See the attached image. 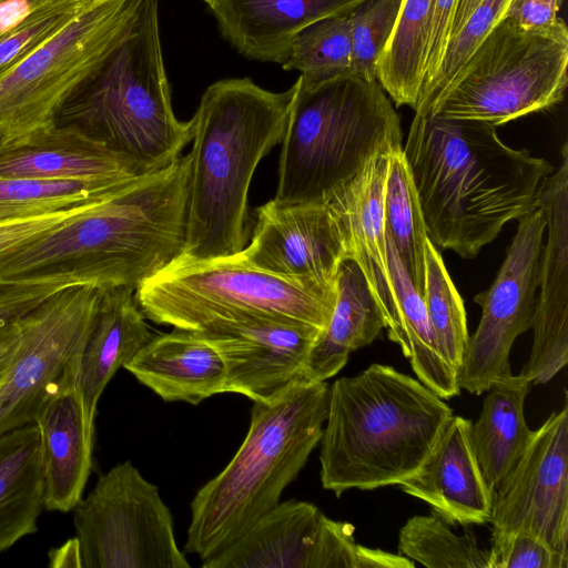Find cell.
Here are the masks:
<instances>
[{"instance_id": "obj_1", "label": "cell", "mask_w": 568, "mask_h": 568, "mask_svg": "<svg viewBox=\"0 0 568 568\" xmlns=\"http://www.w3.org/2000/svg\"><path fill=\"white\" fill-rule=\"evenodd\" d=\"M403 153L436 248L474 258L503 226L535 209L554 166L514 149L483 121L415 111Z\"/></svg>"}, {"instance_id": "obj_2", "label": "cell", "mask_w": 568, "mask_h": 568, "mask_svg": "<svg viewBox=\"0 0 568 568\" xmlns=\"http://www.w3.org/2000/svg\"><path fill=\"white\" fill-rule=\"evenodd\" d=\"M189 154L136 176L34 240L3 266L0 278L72 273L101 288L135 291L184 251Z\"/></svg>"}, {"instance_id": "obj_3", "label": "cell", "mask_w": 568, "mask_h": 568, "mask_svg": "<svg viewBox=\"0 0 568 568\" xmlns=\"http://www.w3.org/2000/svg\"><path fill=\"white\" fill-rule=\"evenodd\" d=\"M295 91V83L273 92L248 78L206 88L191 119L186 239L178 260L227 257L246 246L250 184L260 161L282 142Z\"/></svg>"}, {"instance_id": "obj_4", "label": "cell", "mask_w": 568, "mask_h": 568, "mask_svg": "<svg viewBox=\"0 0 568 568\" xmlns=\"http://www.w3.org/2000/svg\"><path fill=\"white\" fill-rule=\"evenodd\" d=\"M453 416L444 398L390 365L336 379L320 440L323 488L339 497L400 485L420 469Z\"/></svg>"}, {"instance_id": "obj_5", "label": "cell", "mask_w": 568, "mask_h": 568, "mask_svg": "<svg viewBox=\"0 0 568 568\" xmlns=\"http://www.w3.org/2000/svg\"><path fill=\"white\" fill-rule=\"evenodd\" d=\"M328 390L326 382H296L270 402H253L242 445L191 501L186 552L210 558L280 503L320 444Z\"/></svg>"}, {"instance_id": "obj_6", "label": "cell", "mask_w": 568, "mask_h": 568, "mask_svg": "<svg viewBox=\"0 0 568 568\" xmlns=\"http://www.w3.org/2000/svg\"><path fill=\"white\" fill-rule=\"evenodd\" d=\"M73 125L126 161L140 175L174 162L192 141V120L173 111L159 28V0H138L119 43L60 110Z\"/></svg>"}, {"instance_id": "obj_7", "label": "cell", "mask_w": 568, "mask_h": 568, "mask_svg": "<svg viewBox=\"0 0 568 568\" xmlns=\"http://www.w3.org/2000/svg\"><path fill=\"white\" fill-rule=\"evenodd\" d=\"M274 201L327 204L375 155L403 148L400 119L377 80L295 81Z\"/></svg>"}, {"instance_id": "obj_8", "label": "cell", "mask_w": 568, "mask_h": 568, "mask_svg": "<svg viewBox=\"0 0 568 568\" xmlns=\"http://www.w3.org/2000/svg\"><path fill=\"white\" fill-rule=\"evenodd\" d=\"M135 300L145 318L195 331L220 320L264 317L324 331L335 295L248 265L240 253L207 261L176 260L140 285Z\"/></svg>"}, {"instance_id": "obj_9", "label": "cell", "mask_w": 568, "mask_h": 568, "mask_svg": "<svg viewBox=\"0 0 568 568\" xmlns=\"http://www.w3.org/2000/svg\"><path fill=\"white\" fill-rule=\"evenodd\" d=\"M568 30L519 28L503 17L426 109L498 126L559 103L567 88Z\"/></svg>"}, {"instance_id": "obj_10", "label": "cell", "mask_w": 568, "mask_h": 568, "mask_svg": "<svg viewBox=\"0 0 568 568\" xmlns=\"http://www.w3.org/2000/svg\"><path fill=\"white\" fill-rule=\"evenodd\" d=\"M138 0H93L0 77V146L57 124L79 85L124 36Z\"/></svg>"}, {"instance_id": "obj_11", "label": "cell", "mask_w": 568, "mask_h": 568, "mask_svg": "<svg viewBox=\"0 0 568 568\" xmlns=\"http://www.w3.org/2000/svg\"><path fill=\"white\" fill-rule=\"evenodd\" d=\"M72 511L82 568H190L158 486L130 460L103 474Z\"/></svg>"}, {"instance_id": "obj_12", "label": "cell", "mask_w": 568, "mask_h": 568, "mask_svg": "<svg viewBox=\"0 0 568 568\" xmlns=\"http://www.w3.org/2000/svg\"><path fill=\"white\" fill-rule=\"evenodd\" d=\"M102 288L67 286L18 320L20 342L0 381V436L34 423L42 406L79 368Z\"/></svg>"}, {"instance_id": "obj_13", "label": "cell", "mask_w": 568, "mask_h": 568, "mask_svg": "<svg viewBox=\"0 0 568 568\" xmlns=\"http://www.w3.org/2000/svg\"><path fill=\"white\" fill-rule=\"evenodd\" d=\"M204 568H413L410 559L358 545L354 527L314 504L278 503L243 535L202 561Z\"/></svg>"}, {"instance_id": "obj_14", "label": "cell", "mask_w": 568, "mask_h": 568, "mask_svg": "<svg viewBox=\"0 0 568 568\" xmlns=\"http://www.w3.org/2000/svg\"><path fill=\"white\" fill-rule=\"evenodd\" d=\"M517 221L516 234L493 284L474 297L481 306V317L457 371L459 389L474 395L511 374L510 348L532 324L546 220L535 207Z\"/></svg>"}, {"instance_id": "obj_15", "label": "cell", "mask_w": 568, "mask_h": 568, "mask_svg": "<svg viewBox=\"0 0 568 568\" xmlns=\"http://www.w3.org/2000/svg\"><path fill=\"white\" fill-rule=\"evenodd\" d=\"M491 539L524 530L568 557V405L536 430L493 494Z\"/></svg>"}, {"instance_id": "obj_16", "label": "cell", "mask_w": 568, "mask_h": 568, "mask_svg": "<svg viewBox=\"0 0 568 568\" xmlns=\"http://www.w3.org/2000/svg\"><path fill=\"white\" fill-rule=\"evenodd\" d=\"M251 266L335 295L347 250L327 204L282 205L270 200L256 210L251 241L240 252Z\"/></svg>"}, {"instance_id": "obj_17", "label": "cell", "mask_w": 568, "mask_h": 568, "mask_svg": "<svg viewBox=\"0 0 568 568\" xmlns=\"http://www.w3.org/2000/svg\"><path fill=\"white\" fill-rule=\"evenodd\" d=\"M194 332L222 354L227 367L226 393L270 402L292 384L304 382L308 355L323 331L272 318L242 317L214 321Z\"/></svg>"}, {"instance_id": "obj_18", "label": "cell", "mask_w": 568, "mask_h": 568, "mask_svg": "<svg viewBox=\"0 0 568 568\" xmlns=\"http://www.w3.org/2000/svg\"><path fill=\"white\" fill-rule=\"evenodd\" d=\"M390 151L371 159L327 203L344 240L348 260H353L362 271L382 313L388 337L397 323L384 215Z\"/></svg>"}, {"instance_id": "obj_19", "label": "cell", "mask_w": 568, "mask_h": 568, "mask_svg": "<svg viewBox=\"0 0 568 568\" xmlns=\"http://www.w3.org/2000/svg\"><path fill=\"white\" fill-rule=\"evenodd\" d=\"M471 424L468 418L453 416L420 469L399 485L449 526L490 521L493 491L474 450Z\"/></svg>"}, {"instance_id": "obj_20", "label": "cell", "mask_w": 568, "mask_h": 568, "mask_svg": "<svg viewBox=\"0 0 568 568\" xmlns=\"http://www.w3.org/2000/svg\"><path fill=\"white\" fill-rule=\"evenodd\" d=\"M78 371L42 406L36 424L40 436L43 505L68 513L82 498L92 468L94 428L85 420Z\"/></svg>"}, {"instance_id": "obj_21", "label": "cell", "mask_w": 568, "mask_h": 568, "mask_svg": "<svg viewBox=\"0 0 568 568\" xmlns=\"http://www.w3.org/2000/svg\"><path fill=\"white\" fill-rule=\"evenodd\" d=\"M364 0H209L222 37L242 55L283 65L305 27L352 12Z\"/></svg>"}, {"instance_id": "obj_22", "label": "cell", "mask_w": 568, "mask_h": 568, "mask_svg": "<svg viewBox=\"0 0 568 568\" xmlns=\"http://www.w3.org/2000/svg\"><path fill=\"white\" fill-rule=\"evenodd\" d=\"M124 368L165 402L197 405L226 393L222 354L194 331L174 328L153 335Z\"/></svg>"}, {"instance_id": "obj_23", "label": "cell", "mask_w": 568, "mask_h": 568, "mask_svg": "<svg viewBox=\"0 0 568 568\" xmlns=\"http://www.w3.org/2000/svg\"><path fill=\"white\" fill-rule=\"evenodd\" d=\"M140 176L122 158L73 125L0 146V178L120 181Z\"/></svg>"}, {"instance_id": "obj_24", "label": "cell", "mask_w": 568, "mask_h": 568, "mask_svg": "<svg viewBox=\"0 0 568 568\" xmlns=\"http://www.w3.org/2000/svg\"><path fill=\"white\" fill-rule=\"evenodd\" d=\"M134 292L120 286L102 288L80 354L77 383L85 420L92 428L104 388L153 336Z\"/></svg>"}, {"instance_id": "obj_25", "label": "cell", "mask_w": 568, "mask_h": 568, "mask_svg": "<svg viewBox=\"0 0 568 568\" xmlns=\"http://www.w3.org/2000/svg\"><path fill=\"white\" fill-rule=\"evenodd\" d=\"M384 328L382 313L353 260H344L336 277V300L326 328L315 342L304 382H325L347 363L351 353L372 344Z\"/></svg>"}, {"instance_id": "obj_26", "label": "cell", "mask_w": 568, "mask_h": 568, "mask_svg": "<svg viewBox=\"0 0 568 568\" xmlns=\"http://www.w3.org/2000/svg\"><path fill=\"white\" fill-rule=\"evenodd\" d=\"M43 508L40 436L31 423L0 436V552L38 531Z\"/></svg>"}, {"instance_id": "obj_27", "label": "cell", "mask_w": 568, "mask_h": 568, "mask_svg": "<svg viewBox=\"0 0 568 568\" xmlns=\"http://www.w3.org/2000/svg\"><path fill=\"white\" fill-rule=\"evenodd\" d=\"M530 385L520 374L499 378L486 390L479 417L471 424L474 450L493 494L532 436L524 413Z\"/></svg>"}, {"instance_id": "obj_28", "label": "cell", "mask_w": 568, "mask_h": 568, "mask_svg": "<svg viewBox=\"0 0 568 568\" xmlns=\"http://www.w3.org/2000/svg\"><path fill=\"white\" fill-rule=\"evenodd\" d=\"M386 242L397 304L396 328L388 338L400 347L423 384L444 399L455 397L460 393L457 374L438 348L424 298L413 284L387 234Z\"/></svg>"}, {"instance_id": "obj_29", "label": "cell", "mask_w": 568, "mask_h": 568, "mask_svg": "<svg viewBox=\"0 0 568 568\" xmlns=\"http://www.w3.org/2000/svg\"><path fill=\"white\" fill-rule=\"evenodd\" d=\"M434 0H403L376 63V79L397 106H417L426 68Z\"/></svg>"}, {"instance_id": "obj_30", "label": "cell", "mask_w": 568, "mask_h": 568, "mask_svg": "<svg viewBox=\"0 0 568 568\" xmlns=\"http://www.w3.org/2000/svg\"><path fill=\"white\" fill-rule=\"evenodd\" d=\"M385 232L418 293L424 294L425 246L428 240L424 215L403 148L390 151L384 197Z\"/></svg>"}, {"instance_id": "obj_31", "label": "cell", "mask_w": 568, "mask_h": 568, "mask_svg": "<svg viewBox=\"0 0 568 568\" xmlns=\"http://www.w3.org/2000/svg\"><path fill=\"white\" fill-rule=\"evenodd\" d=\"M135 178L120 181L0 178V223L99 202Z\"/></svg>"}, {"instance_id": "obj_32", "label": "cell", "mask_w": 568, "mask_h": 568, "mask_svg": "<svg viewBox=\"0 0 568 568\" xmlns=\"http://www.w3.org/2000/svg\"><path fill=\"white\" fill-rule=\"evenodd\" d=\"M402 556L427 568H488L489 550L471 531L456 535L435 513L415 515L399 529Z\"/></svg>"}, {"instance_id": "obj_33", "label": "cell", "mask_w": 568, "mask_h": 568, "mask_svg": "<svg viewBox=\"0 0 568 568\" xmlns=\"http://www.w3.org/2000/svg\"><path fill=\"white\" fill-rule=\"evenodd\" d=\"M423 298L438 348L457 374L469 338L464 301L429 239L425 246Z\"/></svg>"}, {"instance_id": "obj_34", "label": "cell", "mask_w": 568, "mask_h": 568, "mask_svg": "<svg viewBox=\"0 0 568 568\" xmlns=\"http://www.w3.org/2000/svg\"><path fill=\"white\" fill-rule=\"evenodd\" d=\"M348 14L328 17L302 29L283 69L300 71L298 78L305 84L348 74L352 55Z\"/></svg>"}, {"instance_id": "obj_35", "label": "cell", "mask_w": 568, "mask_h": 568, "mask_svg": "<svg viewBox=\"0 0 568 568\" xmlns=\"http://www.w3.org/2000/svg\"><path fill=\"white\" fill-rule=\"evenodd\" d=\"M402 2L364 0L349 12L351 74L377 80L376 63L394 29Z\"/></svg>"}, {"instance_id": "obj_36", "label": "cell", "mask_w": 568, "mask_h": 568, "mask_svg": "<svg viewBox=\"0 0 568 568\" xmlns=\"http://www.w3.org/2000/svg\"><path fill=\"white\" fill-rule=\"evenodd\" d=\"M93 0H52L0 38V77L34 52Z\"/></svg>"}, {"instance_id": "obj_37", "label": "cell", "mask_w": 568, "mask_h": 568, "mask_svg": "<svg viewBox=\"0 0 568 568\" xmlns=\"http://www.w3.org/2000/svg\"><path fill=\"white\" fill-rule=\"evenodd\" d=\"M511 0H481L460 30L449 39L437 74L422 92L415 111L428 106L433 99L453 80L455 74L488 34L503 19Z\"/></svg>"}, {"instance_id": "obj_38", "label": "cell", "mask_w": 568, "mask_h": 568, "mask_svg": "<svg viewBox=\"0 0 568 568\" xmlns=\"http://www.w3.org/2000/svg\"><path fill=\"white\" fill-rule=\"evenodd\" d=\"M87 284L72 273H53L0 278V327L18 321L55 292Z\"/></svg>"}, {"instance_id": "obj_39", "label": "cell", "mask_w": 568, "mask_h": 568, "mask_svg": "<svg viewBox=\"0 0 568 568\" xmlns=\"http://www.w3.org/2000/svg\"><path fill=\"white\" fill-rule=\"evenodd\" d=\"M488 568H567L568 557L539 537L517 530L491 539Z\"/></svg>"}, {"instance_id": "obj_40", "label": "cell", "mask_w": 568, "mask_h": 568, "mask_svg": "<svg viewBox=\"0 0 568 568\" xmlns=\"http://www.w3.org/2000/svg\"><path fill=\"white\" fill-rule=\"evenodd\" d=\"M92 204L94 203L39 217L0 223V273L7 262L31 242L84 211Z\"/></svg>"}, {"instance_id": "obj_41", "label": "cell", "mask_w": 568, "mask_h": 568, "mask_svg": "<svg viewBox=\"0 0 568 568\" xmlns=\"http://www.w3.org/2000/svg\"><path fill=\"white\" fill-rule=\"evenodd\" d=\"M458 0H434L432 27L422 92L438 72L452 33ZM420 97V95H419Z\"/></svg>"}, {"instance_id": "obj_42", "label": "cell", "mask_w": 568, "mask_h": 568, "mask_svg": "<svg viewBox=\"0 0 568 568\" xmlns=\"http://www.w3.org/2000/svg\"><path fill=\"white\" fill-rule=\"evenodd\" d=\"M562 0H511L504 14L519 28L549 33L564 23L558 17Z\"/></svg>"}, {"instance_id": "obj_43", "label": "cell", "mask_w": 568, "mask_h": 568, "mask_svg": "<svg viewBox=\"0 0 568 568\" xmlns=\"http://www.w3.org/2000/svg\"><path fill=\"white\" fill-rule=\"evenodd\" d=\"M52 0H0V38Z\"/></svg>"}, {"instance_id": "obj_44", "label": "cell", "mask_w": 568, "mask_h": 568, "mask_svg": "<svg viewBox=\"0 0 568 568\" xmlns=\"http://www.w3.org/2000/svg\"><path fill=\"white\" fill-rule=\"evenodd\" d=\"M20 342L18 321L0 327V381L7 373Z\"/></svg>"}, {"instance_id": "obj_45", "label": "cell", "mask_w": 568, "mask_h": 568, "mask_svg": "<svg viewBox=\"0 0 568 568\" xmlns=\"http://www.w3.org/2000/svg\"><path fill=\"white\" fill-rule=\"evenodd\" d=\"M49 566L52 568H82L80 546L75 536L49 551Z\"/></svg>"}, {"instance_id": "obj_46", "label": "cell", "mask_w": 568, "mask_h": 568, "mask_svg": "<svg viewBox=\"0 0 568 568\" xmlns=\"http://www.w3.org/2000/svg\"><path fill=\"white\" fill-rule=\"evenodd\" d=\"M481 0H458L456 12L452 24L450 38H453L467 21L468 17Z\"/></svg>"}, {"instance_id": "obj_47", "label": "cell", "mask_w": 568, "mask_h": 568, "mask_svg": "<svg viewBox=\"0 0 568 568\" xmlns=\"http://www.w3.org/2000/svg\"><path fill=\"white\" fill-rule=\"evenodd\" d=\"M205 3L209 1V0H203Z\"/></svg>"}]
</instances>
